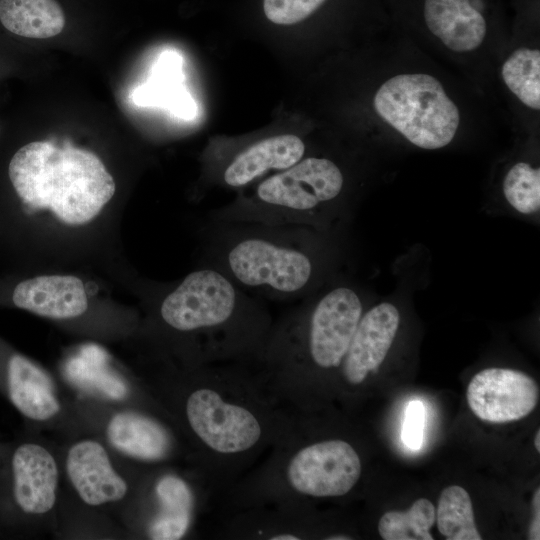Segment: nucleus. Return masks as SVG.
Here are the masks:
<instances>
[{"instance_id": "nucleus-1", "label": "nucleus", "mask_w": 540, "mask_h": 540, "mask_svg": "<svg viewBox=\"0 0 540 540\" xmlns=\"http://www.w3.org/2000/svg\"><path fill=\"white\" fill-rule=\"evenodd\" d=\"M322 231L302 225L219 221L203 229L205 263L246 292L272 300L307 297L325 265Z\"/></svg>"}, {"instance_id": "nucleus-2", "label": "nucleus", "mask_w": 540, "mask_h": 540, "mask_svg": "<svg viewBox=\"0 0 540 540\" xmlns=\"http://www.w3.org/2000/svg\"><path fill=\"white\" fill-rule=\"evenodd\" d=\"M253 379L238 367L212 364L184 398L185 422L214 477L273 445L288 423L289 415L275 409Z\"/></svg>"}, {"instance_id": "nucleus-3", "label": "nucleus", "mask_w": 540, "mask_h": 540, "mask_svg": "<svg viewBox=\"0 0 540 540\" xmlns=\"http://www.w3.org/2000/svg\"><path fill=\"white\" fill-rule=\"evenodd\" d=\"M158 312L166 327L191 338L195 359L203 364L253 361L273 325L259 300L208 266L166 294Z\"/></svg>"}, {"instance_id": "nucleus-4", "label": "nucleus", "mask_w": 540, "mask_h": 540, "mask_svg": "<svg viewBox=\"0 0 540 540\" xmlns=\"http://www.w3.org/2000/svg\"><path fill=\"white\" fill-rule=\"evenodd\" d=\"M363 313L359 292L350 285L335 284L310 294L273 324L254 360L263 379L271 382V397L286 401L310 369L340 368Z\"/></svg>"}, {"instance_id": "nucleus-5", "label": "nucleus", "mask_w": 540, "mask_h": 540, "mask_svg": "<svg viewBox=\"0 0 540 540\" xmlns=\"http://www.w3.org/2000/svg\"><path fill=\"white\" fill-rule=\"evenodd\" d=\"M7 179L24 215L51 210L63 223L83 225L111 200L116 185L91 151L50 141L19 147L7 163Z\"/></svg>"}, {"instance_id": "nucleus-6", "label": "nucleus", "mask_w": 540, "mask_h": 540, "mask_svg": "<svg viewBox=\"0 0 540 540\" xmlns=\"http://www.w3.org/2000/svg\"><path fill=\"white\" fill-rule=\"evenodd\" d=\"M287 425L273 444V455L250 480L254 483L250 491L255 490L259 500L282 508H291L298 497L348 494L362 472L356 449L342 439L298 444L287 432Z\"/></svg>"}, {"instance_id": "nucleus-7", "label": "nucleus", "mask_w": 540, "mask_h": 540, "mask_svg": "<svg viewBox=\"0 0 540 540\" xmlns=\"http://www.w3.org/2000/svg\"><path fill=\"white\" fill-rule=\"evenodd\" d=\"M373 104L384 121L419 148L448 145L459 126L457 106L442 84L428 74L389 78L375 93Z\"/></svg>"}, {"instance_id": "nucleus-8", "label": "nucleus", "mask_w": 540, "mask_h": 540, "mask_svg": "<svg viewBox=\"0 0 540 540\" xmlns=\"http://www.w3.org/2000/svg\"><path fill=\"white\" fill-rule=\"evenodd\" d=\"M471 411L481 420L506 423L528 416L536 407L539 387L528 374L487 368L473 376L466 392Z\"/></svg>"}, {"instance_id": "nucleus-9", "label": "nucleus", "mask_w": 540, "mask_h": 540, "mask_svg": "<svg viewBox=\"0 0 540 540\" xmlns=\"http://www.w3.org/2000/svg\"><path fill=\"white\" fill-rule=\"evenodd\" d=\"M400 325L398 308L381 302L363 313L341 365L344 380L362 384L386 358Z\"/></svg>"}, {"instance_id": "nucleus-10", "label": "nucleus", "mask_w": 540, "mask_h": 540, "mask_svg": "<svg viewBox=\"0 0 540 540\" xmlns=\"http://www.w3.org/2000/svg\"><path fill=\"white\" fill-rule=\"evenodd\" d=\"M65 465L75 491L89 506L119 501L127 493L125 480L113 468L105 448L95 440L75 443Z\"/></svg>"}, {"instance_id": "nucleus-11", "label": "nucleus", "mask_w": 540, "mask_h": 540, "mask_svg": "<svg viewBox=\"0 0 540 540\" xmlns=\"http://www.w3.org/2000/svg\"><path fill=\"white\" fill-rule=\"evenodd\" d=\"M12 474L14 499L24 513L41 515L54 507L59 473L45 447L21 444L12 457Z\"/></svg>"}, {"instance_id": "nucleus-12", "label": "nucleus", "mask_w": 540, "mask_h": 540, "mask_svg": "<svg viewBox=\"0 0 540 540\" xmlns=\"http://www.w3.org/2000/svg\"><path fill=\"white\" fill-rule=\"evenodd\" d=\"M8 295L15 307L53 319L78 317L88 308L82 280L71 275L24 279L12 285Z\"/></svg>"}, {"instance_id": "nucleus-13", "label": "nucleus", "mask_w": 540, "mask_h": 540, "mask_svg": "<svg viewBox=\"0 0 540 540\" xmlns=\"http://www.w3.org/2000/svg\"><path fill=\"white\" fill-rule=\"evenodd\" d=\"M303 140L293 134L262 139L229 158L220 170V180L230 188H241L272 170L282 171L305 154Z\"/></svg>"}, {"instance_id": "nucleus-14", "label": "nucleus", "mask_w": 540, "mask_h": 540, "mask_svg": "<svg viewBox=\"0 0 540 540\" xmlns=\"http://www.w3.org/2000/svg\"><path fill=\"white\" fill-rule=\"evenodd\" d=\"M424 19L430 32L454 52L472 51L486 36V21L469 0H425Z\"/></svg>"}, {"instance_id": "nucleus-15", "label": "nucleus", "mask_w": 540, "mask_h": 540, "mask_svg": "<svg viewBox=\"0 0 540 540\" xmlns=\"http://www.w3.org/2000/svg\"><path fill=\"white\" fill-rule=\"evenodd\" d=\"M7 387L14 407L34 421H46L60 411L50 376L27 357L13 353L6 363Z\"/></svg>"}, {"instance_id": "nucleus-16", "label": "nucleus", "mask_w": 540, "mask_h": 540, "mask_svg": "<svg viewBox=\"0 0 540 540\" xmlns=\"http://www.w3.org/2000/svg\"><path fill=\"white\" fill-rule=\"evenodd\" d=\"M109 443L122 454L144 462H158L172 451V437L156 419L134 411L116 413L108 422Z\"/></svg>"}, {"instance_id": "nucleus-17", "label": "nucleus", "mask_w": 540, "mask_h": 540, "mask_svg": "<svg viewBox=\"0 0 540 540\" xmlns=\"http://www.w3.org/2000/svg\"><path fill=\"white\" fill-rule=\"evenodd\" d=\"M157 511L148 526V537L154 540H178L189 531L196 497L182 477L167 473L155 484Z\"/></svg>"}, {"instance_id": "nucleus-18", "label": "nucleus", "mask_w": 540, "mask_h": 540, "mask_svg": "<svg viewBox=\"0 0 540 540\" xmlns=\"http://www.w3.org/2000/svg\"><path fill=\"white\" fill-rule=\"evenodd\" d=\"M182 60L172 51L158 59L151 78L133 91V101L139 106L168 109L175 116L190 120L197 114V106L182 84Z\"/></svg>"}, {"instance_id": "nucleus-19", "label": "nucleus", "mask_w": 540, "mask_h": 540, "mask_svg": "<svg viewBox=\"0 0 540 540\" xmlns=\"http://www.w3.org/2000/svg\"><path fill=\"white\" fill-rule=\"evenodd\" d=\"M0 22L17 36L45 39L63 30L65 15L56 0H0Z\"/></svg>"}, {"instance_id": "nucleus-20", "label": "nucleus", "mask_w": 540, "mask_h": 540, "mask_svg": "<svg viewBox=\"0 0 540 540\" xmlns=\"http://www.w3.org/2000/svg\"><path fill=\"white\" fill-rule=\"evenodd\" d=\"M435 520L439 532L448 540H481L472 502L461 486L451 485L440 494Z\"/></svg>"}, {"instance_id": "nucleus-21", "label": "nucleus", "mask_w": 540, "mask_h": 540, "mask_svg": "<svg viewBox=\"0 0 540 540\" xmlns=\"http://www.w3.org/2000/svg\"><path fill=\"white\" fill-rule=\"evenodd\" d=\"M502 78L509 90L526 106L540 109V52L521 47L506 59Z\"/></svg>"}, {"instance_id": "nucleus-22", "label": "nucleus", "mask_w": 540, "mask_h": 540, "mask_svg": "<svg viewBox=\"0 0 540 540\" xmlns=\"http://www.w3.org/2000/svg\"><path fill=\"white\" fill-rule=\"evenodd\" d=\"M435 507L426 498H419L406 511H389L378 522L384 540H432L430 529L435 522Z\"/></svg>"}, {"instance_id": "nucleus-23", "label": "nucleus", "mask_w": 540, "mask_h": 540, "mask_svg": "<svg viewBox=\"0 0 540 540\" xmlns=\"http://www.w3.org/2000/svg\"><path fill=\"white\" fill-rule=\"evenodd\" d=\"M503 194L518 213L536 214L540 210V169L526 162L514 164L503 180Z\"/></svg>"}, {"instance_id": "nucleus-24", "label": "nucleus", "mask_w": 540, "mask_h": 540, "mask_svg": "<svg viewBox=\"0 0 540 540\" xmlns=\"http://www.w3.org/2000/svg\"><path fill=\"white\" fill-rule=\"evenodd\" d=\"M324 2L325 0H263V10L271 22L291 25L306 19Z\"/></svg>"}, {"instance_id": "nucleus-25", "label": "nucleus", "mask_w": 540, "mask_h": 540, "mask_svg": "<svg viewBox=\"0 0 540 540\" xmlns=\"http://www.w3.org/2000/svg\"><path fill=\"white\" fill-rule=\"evenodd\" d=\"M425 424L424 405L419 400L409 402L402 427V442L410 449L417 450L423 443Z\"/></svg>"}, {"instance_id": "nucleus-26", "label": "nucleus", "mask_w": 540, "mask_h": 540, "mask_svg": "<svg viewBox=\"0 0 540 540\" xmlns=\"http://www.w3.org/2000/svg\"><path fill=\"white\" fill-rule=\"evenodd\" d=\"M533 515L532 521L529 527V539L539 540L540 539V489L537 488L533 495L532 500Z\"/></svg>"}, {"instance_id": "nucleus-27", "label": "nucleus", "mask_w": 540, "mask_h": 540, "mask_svg": "<svg viewBox=\"0 0 540 540\" xmlns=\"http://www.w3.org/2000/svg\"><path fill=\"white\" fill-rule=\"evenodd\" d=\"M534 445L537 450V452H540V431L537 430L535 439H534Z\"/></svg>"}]
</instances>
